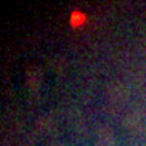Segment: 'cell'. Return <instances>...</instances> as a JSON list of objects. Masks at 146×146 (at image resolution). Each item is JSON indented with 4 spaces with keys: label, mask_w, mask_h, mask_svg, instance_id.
Here are the masks:
<instances>
[{
    "label": "cell",
    "mask_w": 146,
    "mask_h": 146,
    "mask_svg": "<svg viewBox=\"0 0 146 146\" xmlns=\"http://www.w3.org/2000/svg\"><path fill=\"white\" fill-rule=\"evenodd\" d=\"M84 21H85V15L79 11H75L70 17V23H72V25H75V27L76 25H81Z\"/></svg>",
    "instance_id": "obj_1"
}]
</instances>
